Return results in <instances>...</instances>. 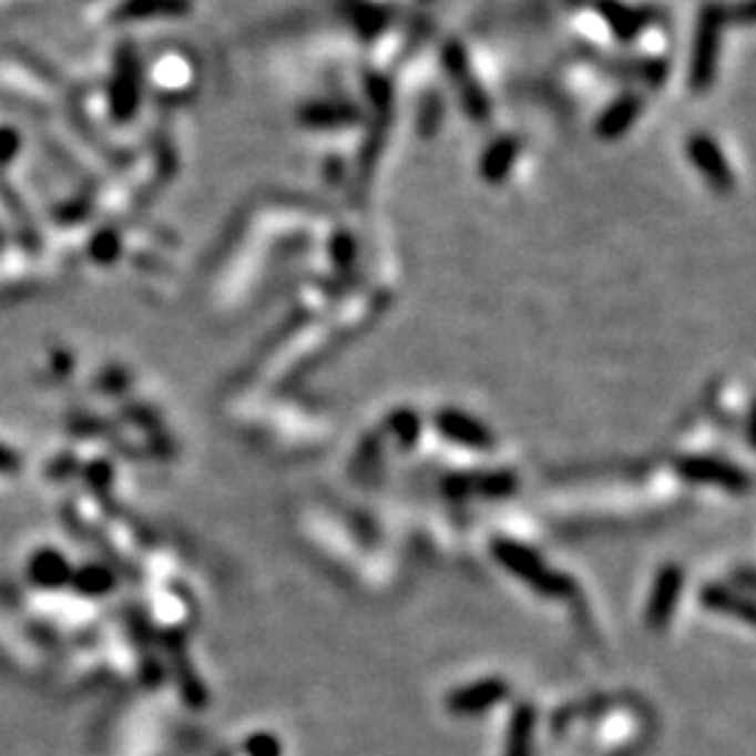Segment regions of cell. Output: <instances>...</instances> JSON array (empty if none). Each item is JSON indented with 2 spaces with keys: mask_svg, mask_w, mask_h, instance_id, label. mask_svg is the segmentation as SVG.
<instances>
[{
  "mask_svg": "<svg viewBox=\"0 0 756 756\" xmlns=\"http://www.w3.org/2000/svg\"><path fill=\"white\" fill-rule=\"evenodd\" d=\"M493 555L499 558V561L504 563V569H510V572L515 574V578L527 580L530 585H535L541 594H546V597H566V594H572L574 585L572 580L563 578V574H555L546 569V563L541 561V558L535 555L532 550H527V546L515 544V541H497V546H493Z\"/></svg>",
  "mask_w": 756,
  "mask_h": 756,
  "instance_id": "1",
  "label": "cell"
},
{
  "mask_svg": "<svg viewBox=\"0 0 756 756\" xmlns=\"http://www.w3.org/2000/svg\"><path fill=\"white\" fill-rule=\"evenodd\" d=\"M681 585H684V572L678 566H664L656 580V589H653L651 605H647V625L653 631H662L670 625L681 597Z\"/></svg>",
  "mask_w": 756,
  "mask_h": 756,
  "instance_id": "2",
  "label": "cell"
},
{
  "mask_svg": "<svg viewBox=\"0 0 756 756\" xmlns=\"http://www.w3.org/2000/svg\"><path fill=\"white\" fill-rule=\"evenodd\" d=\"M110 104H113V115L119 121L132 119L137 106V62L132 48H124L119 57V68H115L113 88H110Z\"/></svg>",
  "mask_w": 756,
  "mask_h": 756,
  "instance_id": "3",
  "label": "cell"
},
{
  "mask_svg": "<svg viewBox=\"0 0 756 756\" xmlns=\"http://www.w3.org/2000/svg\"><path fill=\"white\" fill-rule=\"evenodd\" d=\"M504 695H508V684H504V681L497 678L479 681V684L457 689L454 695L449 697V709L454 712V715H479V712L493 709L499 701H504Z\"/></svg>",
  "mask_w": 756,
  "mask_h": 756,
  "instance_id": "4",
  "label": "cell"
},
{
  "mask_svg": "<svg viewBox=\"0 0 756 756\" xmlns=\"http://www.w3.org/2000/svg\"><path fill=\"white\" fill-rule=\"evenodd\" d=\"M678 471L684 473V479L692 482H706V484H721L728 491H745L748 488V477L743 471H737L734 466H726L721 460H704V457H692L678 466Z\"/></svg>",
  "mask_w": 756,
  "mask_h": 756,
  "instance_id": "5",
  "label": "cell"
},
{
  "mask_svg": "<svg viewBox=\"0 0 756 756\" xmlns=\"http://www.w3.org/2000/svg\"><path fill=\"white\" fill-rule=\"evenodd\" d=\"M71 566L65 558L57 550H40L34 552L29 563L31 583L42 585V589H60L62 583H71Z\"/></svg>",
  "mask_w": 756,
  "mask_h": 756,
  "instance_id": "6",
  "label": "cell"
},
{
  "mask_svg": "<svg viewBox=\"0 0 756 756\" xmlns=\"http://www.w3.org/2000/svg\"><path fill=\"white\" fill-rule=\"evenodd\" d=\"M438 426L446 438L454 440V443L471 446V449H484V446H491V435H488V429H482L477 420L466 418V415H460V412L438 415Z\"/></svg>",
  "mask_w": 756,
  "mask_h": 756,
  "instance_id": "7",
  "label": "cell"
},
{
  "mask_svg": "<svg viewBox=\"0 0 756 756\" xmlns=\"http://www.w3.org/2000/svg\"><path fill=\"white\" fill-rule=\"evenodd\" d=\"M532 732H535V712L530 706H519L510 723L508 754L504 756H530L532 754Z\"/></svg>",
  "mask_w": 756,
  "mask_h": 756,
  "instance_id": "8",
  "label": "cell"
},
{
  "mask_svg": "<svg viewBox=\"0 0 756 756\" xmlns=\"http://www.w3.org/2000/svg\"><path fill=\"white\" fill-rule=\"evenodd\" d=\"M0 200L7 202L9 213H12V219L18 222L20 242H23L29 249H37V247H40V236H37L34 225H31L29 211H25V205H23V200H20V194H14V191L9 188L7 180H0Z\"/></svg>",
  "mask_w": 756,
  "mask_h": 756,
  "instance_id": "9",
  "label": "cell"
},
{
  "mask_svg": "<svg viewBox=\"0 0 756 756\" xmlns=\"http://www.w3.org/2000/svg\"><path fill=\"white\" fill-rule=\"evenodd\" d=\"M704 605L712 611H723V614L743 616L745 622H754V609H750L748 600H739L734 591L723 589V585H709L704 589Z\"/></svg>",
  "mask_w": 756,
  "mask_h": 756,
  "instance_id": "10",
  "label": "cell"
},
{
  "mask_svg": "<svg viewBox=\"0 0 756 756\" xmlns=\"http://www.w3.org/2000/svg\"><path fill=\"white\" fill-rule=\"evenodd\" d=\"M183 12V0H126L115 12L119 20L149 18V14H177Z\"/></svg>",
  "mask_w": 756,
  "mask_h": 756,
  "instance_id": "11",
  "label": "cell"
},
{
  "mask_svg": "<svg viewBox=\"0 0 756 756\" xmlns=\"http://www.w3.org/2000/svg\"><path fill=\"white\" fill-rule=\"evenodd\" d=\"M71 583L76 585V591H82V594H106V591L113 589L115 578L106 566L93 563V566H84L79 569L76 574H71Z\"/></svg>",
  "mask_w": 756,
  "mask_h": 756,
  "instance_id": "12",
  "label": "cell"
},
{
  "mask_svg": "<svg viewBox=\"0 0 756 756\" xmlns=\"http://www.w3.org/2000/svg\"><path fill=\"white\" fill-rule=\"evenodd\" d=\"M119 236H115L113 231H101L95 233L93 242H90V255H93L99 264H113L115 258H119Z\"/></svg>",
  "mask_w": 756,
  "mask_h": 756,
  "instance_id": "13",
  "label": "cell"
},
{
  "mask_svg": "<svg viewBox=\"0 0 756 756\" xmlns=\"http://www.w3.org/2000/svg\"><path fill=\"white\" fill-rule=\"evenodd\" d=\"M20 152V135L12 126H0V166L12 163L14 154Z\"/></svg>",
  "mask_w": 756,
  "mask_h": 756,
  "instance_id": "14",
  "label": "cell"
},
{
  "mask_svg": "<svg viewBox=\"0 0 756 756\" xmlns=\"http://www.w3.org/2000/svg\"><path fill=\"white\" fill-rule=\"evenodd\" d=\"M247 754L249 756H280V745L278 739L269 737V734H258L247 743Z\"/></svg>",
  "mask_w": 756,
  "mask_h": 756,
  "instance_id": "15",
  "label": "cell"
},
{
  "mask_svg": "<svg viewBox=\"0 0 756 756\" xmlns=\"http://www.w3.org/2000/svg\"><path fill=\"white\" fill-rule=\"evenodd\" d=\"M14 468H20V457L14 454L12 449H7V446L0 443V473L14 471Z\"/></svg>",
  "mask_w": 756,
  "mask_h": 756,
  "instance_id": "16",
  "label": "cell"
},
{
  "mask_svg": "<svg viewBox=\"0 0 756 756\" xmlns=\"http://www.w3.org/2000/svg\"><path fill=\"white\" fill-rule=\"evenodd\" d=\"M53 370L62 372V376H68V372H71V356L60 354V350H57V354H53Z\"/></svg>",
  "mask_w": 756,
  "mask_h": 756,
  "instance_id": "17",
  "label": "cell"
}]
</instances>
